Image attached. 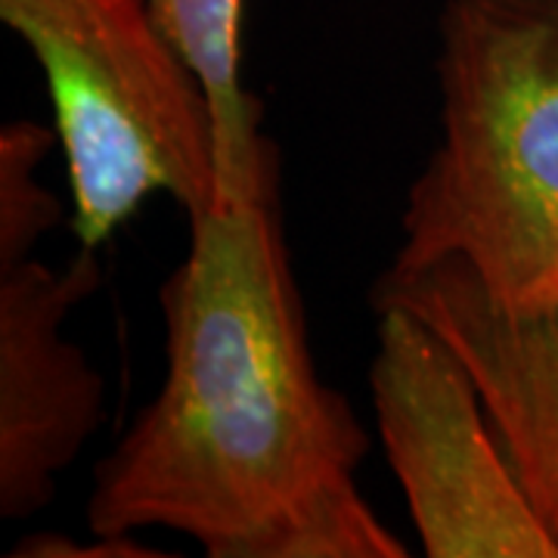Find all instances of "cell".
<instances>
[{
  "mask_svg": "<svg viewBox=\"0 0 558 558\" xmlns=\"http://www.w3.org/2000/svg\"><path fill=\"white\" fill-rule=\"evenodd\" d=\"M159 307L165 376L94 469V537L165 527L208 558L410 556L360 490L369 435L311 351L279 161L190 220Z\"/></svg>",
  "mask_w": 558,
  "mask_h": 558,
  "instance_id": "1",
  "label": "cell"
},
{
  "mask_svg": "<svg viewBox=\"0 0 558 558\" xmlns=\"http://www.w3.org/2000/svg\"><path fill=\"white\" fill-rule=\"evenodd\" d=\"M440 137L388 277L457 260L502 307L558 286V0H444Z\"/></svg>",
  "mask_w": 558,
  "mask_h": 558,
  "instance_id": "2",
  "label": "cell"
},
{
  "mask_svg": "<svg viewBox=\"0 0 558 558\" xmlns=\"http://www.w3.org/2000/svg\"><path fill=\"white\" fill-rule=\"evenodd\" d=\"M0 20L47 78L81 248L159 193L186 220L230 205L208 94L146 0H0Z\"/></svg>",
  "mask_w": 558,
  "mask_h": 558,
  "instance_id": "3",
  "label": "cell"
},
{
  "mask_svg": "<svg viewBox=\"0 0 558 558\" xmlns=\"http://www.w3.org/2000/svg\"><path fill=\"white\" fill-rule=\"evenodd\" d=\"M369 398L428 558H558L465 363L400 304H373Z\"/></svg>",
  "mask_w": 558,
  "mask_h": 558,
  "instance_id": "4",
  "label": "cell"
},
{
  "mask_svg": "<svg viewBox=\"0 0 558 558\" xmlns=\"http://www.w3.org/2000/svg\"><path fill=\"white\" fill-rule=\"evenodd\" d=\"M97 252L65 270L35 255L0 260V519L47 509L57 481L102 422V376L62 336L97 282Z\"/></svg>",
  "mask_w": 558,
  "mask_h": 558,
  "instance_id": "5",
  "label": "cell"
},
{
  "mask_svg": "<svg viewBox=\"0 0 558 558\" xmlns=\"http://www.w3.org/2000/svg\"><path fill=\"white\" fill-rule=\"evenodd\" d=\"M373 304H400L453 348L478 385L494 432L558 543V286L502 307L457 260L413 277L381 274Z\"/></svg>",
  "mask_w": 558,
  "mask_h": 558,
  "instance_id": "6",
  "label": "cell"
},
{
  "mask_svg": "<svg viewBox=\"0 0 558 558\" xmlns=\"http://www.w3.org/2000/svg\"><path fill=\"white\" fill-rule=\"evenodd\" d=\"M146 7L208 94L227 196H248L279 153L260 131V102L242 84L245 0H146Z\"/></svg>",
  "mask_w": 558,
  "mask_h": 558,
  "instance_id": "7",
  "label": "cell"
},
{
  "mask_svg": "<svg viewBox=\"0 0 558 558\" xmlns=\"http://www.w3.org/2000/svg\"><path fill=\"white\" fill-rule=\"evenodd\" d=\"M57 143V131L35 121L0 128V260L35 255L38 242L60 227L62 202L40 180V165Z\"/></svg>",
  "mask_w": 558,
  "mask_h": 558,
  "instance_id": "8",
  "label": "cell"
},
{
  "mask_svg": "<svg viewBox=\"0 0 558 558\" xmlns=\"http://www.w3.org/2000/svg\"><path fill=\"white\" fill-rule=\"evenodd\" d=\"M10 556L28 558H69V556H100V558H143L159 556V549H143L134 537H97V543H75L57 534H32L20 539Z\"/></svg>",
  "mask_w": 558,
  "mask_h": 558,
  "instance_id": "9",
  "label": "cell"
}]
</instances>
